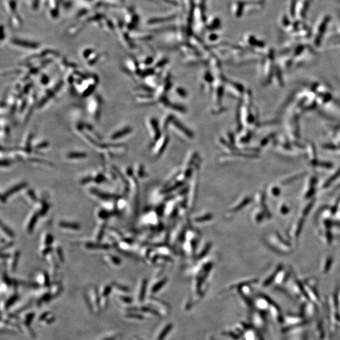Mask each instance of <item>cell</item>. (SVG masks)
<instances>
[{"mask_svg":"<svg viewBox=\"0 0 340 340\" xmlns=\"http://www.w3.org/2000/svg\"><path fill=\"white\" fill-rule=\"evenodd\" d=\"M103 103L102 97L98 94L91 96L88 100L87 111L95 122H99L100 120Z\"/></svg>","mask_w":340,"mask_h":340,"instance_id":"cell-1","label":"cell"},{"mask_svg":"<svg viewBox=\"0 0 340 340\" xmlns=\"http://www.w3.org/2000/svg\"><path fill=\"white\" fill-rule=\"evenodd\" d=\"M63 85H64L63 80H60L56 83V84L54 87H52L51 88H47L46 90H45L44 96L41 98L40 101H39L37 103L38 109L42 108L44 107L47 104H48V103L50 101H51L52 99H54L55 96H56L59 91L61 90Z\"/></svg>","mask_w":340,"mask_h":340,"instance_id":"cell-2","label":"cell"},{"mask_svg":"<svg viewBox=\"0 0 340 340\" xmlns=\"http://www.w3.org/2000/svg\"><path fill=\"white\" fill-rule=\"evenodd\" d=\"M132 127L129 126L123 127L117 130H115L110 136V139L112 141H117L120 139L123 138L124 137L129 135L130 132H132Z\"/></svg>","mask_w":340,"mask_h":340,"instance_id":"cell-3","label":"cell"},{"mask_svg":"<svg viewBox=\"0 0 340 340\" xmlns=\"http://www.w3.org/2000/svg\"><path fill=\"white\" fill-rule=\"evenodd\" d=\"M26 187H27V184H25V183H22V184L13 187L10 190H8L6 191L5 193L2 195V202L3 203V202H5L11 195H14L15 193L18 192V191L20 190L25 188Z\"/></svg>","mask_w":340,"mask_h":340,"instance_id":"cell-4","label":"cell"},{"mask_svg":"<svg viewBox=\"0 0 340 340\" xmlns=\"http://www.w3.org/2000/svg\"><path fill=\"white\" fill-rule=\"evenodd\" d=\"M103 57V54H100V52H97L95 51L94 53L87 60V64L90 66H93L99 62L100 61H101L102 59H103L102 57Z\"/></svg>","mask_w":340,"mask_h":340,"instance_id":"cell-5","label":"cell"},{"mask_svg":"<svg viewBox=\"0 0 340 340\" xmlns=\"http://www.w3.org/2000/svg\"><path fill=\"white\" fill-rule=\"evenodd\" d=\"M88 156L87 153L80 152V151H72L69 152L66 154V158L71 160L76 159H82L86 158Z\"/></svg>","mask_w":340,"mask_h":340,"instance_id":"cell-6","label":"cell"},{"mask_svg":"<svg viewBox=\"0 0 340 340\" xmlns=\"http://www.w3.org/2000/svg\"><path fill=\"white\" fill-rule=\"evenodd\" d=\"M59 227L64 229H69L72 230H79L81 228V226L79 224L75 223V222H71L68 221H61L59 222Z\"/></svg>","mask_w":340,"mask_h":340,"instance_id":"cell-7","label":"cell"},{"mask_svg":"<svg viewBox=\"0 0 340 340\" xmlns=\"http://www.w3.org/2000/svg\"><path fill=\"white\" fill-rule=\"evenodd\" d=\"M14 44L17 45L18 47H23L24 49H35L38 47V44L32 42H28L26 41H14Z\"/></svg>","mask_w":340,"mask_h":340,"instance_id":"cell-8","label":"cell"},{"mask_svg":"<svg viewBox=\"0 0 340 340\" xmlns=\"http://www.w3.org/2000/svg\"><path fill=\"white\" fill-rule=\"evenodd\" d=\"M91 193H92L93 195H95V196H96L97 197H99L102 200H112L111 199L114 198V195H110L108 193H103L102 192L99 190H98L94 189L93 188L92 190H91Z\"/></svg>","mask_w":340,"mask_h":340,"instance_id":"cell-9","label":"cell"},{"mask_svg":"<svg viewBox=\"0 0 340 340\" xmlns=\"http://www.w3.org/2000/svg\"><path fill=\"white\" fill-rule=\"evenodd\" d=\"M88 249H94V250H107L110 248V246L107 244H100V243H88L85 245Z\"/></svg>","mask_w":340,"mask_h":340,"instance_id":"cell-10","label":"cell"},{"mask_svg":"<svg viewBox=\"0 0 340 340\" xmlns=\"http://www.w3.org/2000/svg\"><path fill=\"white\" fill-rule=\"evenodd\" d=\"M10 133V129L5 121V123L1 120V137L2 139L7 138Z\"/></svg>","mask_w":340,"mask_h":340,"instance_id":"cell-11","label":"cell"},{"mask_svg":"<svg viewBox=\"0 0 340 340\" xmlns=\"http://www.w3.org/2000/svg\"><path fill=\"white\" fill-rule=\"evenodd\" d=\"M40 216V214H39L38 212H37L35 214H34L30 218V220L29 222V224L27 226V231L29 232H32V231L34 230L35 225L36 224L38 220V217Z\"/></svg>","mask_w":340,"mask_h":340,"instance_id":"cell-12","label":"cell"},{"mask_svg":"<svg viewBox=\"0 0 340 340\" xmlns=\"http://www.w3.org/2000/svg\"><path fill=\"white\" fill-rule=\"evenodd\" d=\"M39 82L42 87H47L50 82V79L47 74L43 73L40 77Z\"/></svg>","mask_w":340,"mask_h":340,"instance_id":"cell-13","label":"cell"},{"mask_svg":"<svg viewBox=\"0 0 340 340\" xmlns=\"http://www.w3.org/2000/svg\"><path fill=\"white\" fill-rule=\"evenodd\" d=\"M49 142L47 141H42L36 144L35 146V150L37 152L39 150H42L44 149H47L49 146Z\"/></svg>","mask_w":340,"mask_h":340,"instance_id":"cell-14","label":"cell"},{"mask_svg":"<svg viewBox=\"0 0 340 340\" xmlns=\"http://www.w3.org/2000/svg\"><path fill=\"white\" fill-rule=\"evenodd\" d=\"M98 215H99V218H100L101 219H104V220H107V219H108L110 216H112V213H110V212L106 211V210H104V209H102L100 210L99 213H98Z\"/></svg>","mask_w":340,"mask_h":340,"instance_id":"cell-15","label":"cell"},{"mask_svg":"<svg viewBox=\"0 0 340 340\" xmlns=\"http://www.w3.org/2000/svg\"><path fill=\"white\" fill-rule=\"evenodd\" d=\"M1 226H2V229L3 231L6 235H7V236H8V237H10V238H14V237H15V234H14V232H13L8 227H7L6 225H5V224H3V223H2V225H1Z\"/></svg>","mask_w":340,"mask_h":340,"instance_id":"cell-16","label":"cell"},{"mask_svg":"<svg viewBox=\"0 0 340 340\" xmlns=\"http://www.w3.org/2000/svg\"><path fill=\"white\" fill-rule=\"evenodd\" d=\"M96 50L94 49H85L82 53V56L83 57V59L84 60H87L92 55L94 52Z\"/></svg>","mask_w":340,"mask_h":340,"instance_id":"cell-17","label":"cell"},{"mask_svg":"<svg viewBox=\"0 0 340 340\" xmlns=\"http://www.w3.org/2000/svg\"><path fill=\"white\" fill-rule=\"evenodd\" d=\"M106 178L102 173H98L95 177L93 178V181L96 184H102V183L106 181Z\"/></svg>","mask_w":340,"mask_h":340,"instance_id":"cell-18","label":"cell"},{"mask_svg":"<svg viewBox=\"0 0 340 340\" xmlns=\"http://www.w3.org/2000/svg\"><path fill=\"white\" fill-rule=\"evenodd\" d=\"M20 257V253L18 251H17L16 253H15V255H14V259H13V262H12V266H11V269L12 270H14L18 263V259Z\"/></svg>","mask_w":340,"mask_h":340,"instance_id":"cell-19","label":"cell"},{"mask_svg":"<svg viewBox=\"0 0 340 340\" xmlns=\"http://www.w3.org/2000/svg\"><path fill=\"white\" fill-rule=\"evenodd\" d=\"M49 206L47 205V203H43L42 204V207H41V211L39 212V214L40 215H44L45 214L47 213V212L49 211Z\"/></svg>","mask_w":340,"mask_h":340,"instance_id":"cell-20","label":"cell"},{"mask_svg":"<svg viewBox=\"0 0 340 340\" xmlns=\"http://www.w3.org/2000/svg\"><path fill=\"white\" fill-rule=\"evenodd\" d=\"M105 229V224H103V225L101 227V228H100V229L99 233H98L97 237H96V239H97L98 241L102 240V238H103V235H104Z\"/></svg>","mask_w":340,"mask_h":340,"instance_id":"cell-21","label":"cell"},{"mask_svg":"<svg viewBox=\"0 0 340 340\" xmlns=\"http://www.w3.org/2000/svg\"><path fill=\"white\" fill-rule=\"evenodd\" d=\"M54 241V238L52 237V236L51 235V234H47V235L46 236L45 238V243L46 245H51V244L52 243V242Z\"/></svg>","mask_w":340,"mask_h":340,"instance_id":"cell-22","label":"cell"},{"mask_svg":"<svg viewBox=\"0 0 340 340\" xmlns=\"http://www.w3.org/2000/svg\"><path fill=\"white\" fill-rule=\"evenodd\" d=\"M109 259L110 260V261H112V262L115 264V265H117L118 264H120V259L116 257V256H113V255H110L109 256Z\"/></svg>","mask_w":340,"mask_h":340,"instance_id":"cell-23","label":"cell"},{"mask_svg":"<svg viewBox=\"0 0 340 340\" xmlns=\"http://www.w3.org/2000/svg\"><path fill=\"white\" fill-rule=\"evenodd\" d=\"M56 253L57 254V257L59 260V261L61 262H63L64 261V256H63V253H62V251L61 250V247H57L56 249Z\"/></svg>","mask_w":340,"mask_h":340,"instance_id":"cell-24","label":"cell"},{"mask_svg":"<svg viewBox=\"0 0 340 340\" xmlns=\"http://www.w3.org/2000/svg\"><path fill=\"white\" fill-rule=\"evenodd\" d=\"M11 165V161L8 159H2L1 161V166L2 167H8Z\"/></svg>","mask_w":340,"mask_h":340,"instance_id":"cell-25","label":"cell"},{"mask_svg":"<svg viewBox=\"0 0 340 340\" xmlns=\"http://www.w3.org/2000/svg\"><path fill=\"white\" fill-rule=\"evenodd\" d=\"M27 194L29 196V197L31 198V200L32 201H36L37 200V197L35 194L34 193V191L32 190H29L27 192Z\"/></svg>","mask_w":340,"mask_h":340,"instance_id":"cell-26","label":"cell"},{"mask_svg":"<svg viewBox=\"0 0 340 340\" xmlns=\"http://www.w3.org/2000/svg\"><path fill=\"white\" fill-rule=\"evenodd\" d=\"M91 181H93V177H91V176H88V177H85L84 178L81 183L82 184H88V183Z\"/></svg>","mask_w":340,"mask_h":340,"instance_id":"cell-27","label":"cell"},{"mask_svg":"<svg viewBox=\"0 0 340 340\" xmlns=\"http://www.w3.org/2000/svg\"><path fill=\"white\" fill-rule=\"evenodd\" d=\"M52 251V247L50 246H47L46 248H45L44 250L42 251L43 255H47V254L50 253Z\"/></svg>","mask_w":340,"mask_h":340,"instance_id":"cell-28","label":"cell"}]
</instances>
